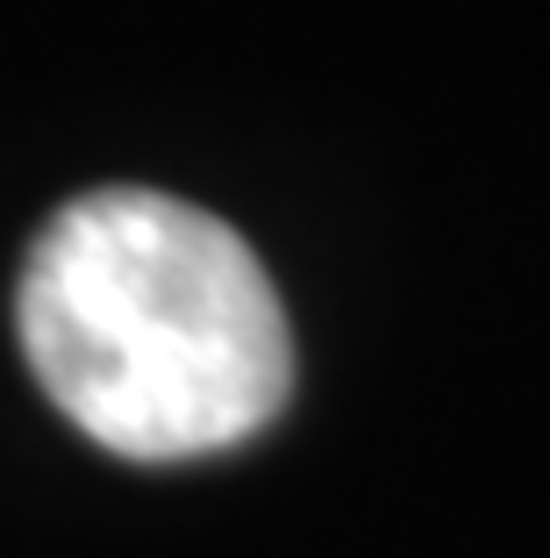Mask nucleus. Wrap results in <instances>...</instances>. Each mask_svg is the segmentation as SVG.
Returning a JSON list of instances; mask_svg holds the SVG:
<instances>
[{
	"label": "nucleus",
	"instance_id": "f257e3e1",
	"mask_svg": "<svg viewBox=\"0 0 550 558\" xmlns=\"http://www.w3.org/2000/svg\"><path fill=\"white\" fill-rule=\"evenodd\" d=\"M22 359L114 459H208L293 395V329L222 215L100 186L44 222L15 287Z\"/></svg>",
	"mask_w": 550,
	"mask_h": 558
}]
</instances>
